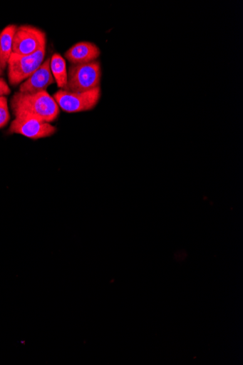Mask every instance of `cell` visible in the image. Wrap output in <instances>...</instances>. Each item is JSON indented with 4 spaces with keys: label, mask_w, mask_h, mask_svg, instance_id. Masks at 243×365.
<instances>
[{
    "label": "cell",
    "mask_w": 243,
    "mask_h": 365,
    "mask_svg": "<svg viewBox=\"0 0 243 365\" xmlns=\"http://www.w3.org/2000/svg\"><path fill=\"white\" fill-rule=\"evenodd\" d=\"M11 106L16 117H29L51 123L59 115V107L47 91L36 93L16 92L11 98Z\"/></svg>",
    "instance_id": "obj_1"
},
{
    "label": "cell",
    "mask_w": 243,
    "mask_h": 365,
    "mask_svg": "<svg viewBox=\"0 0 243 365\" xmlns=\"http://www.w3.org/2000/svg\"><path fill=\"white\" fill-rule=\"evenodd\" d=\"M101 78L100 64L98 61L87 63L73 64L68 72V81L64 91L85 92L99 87Z\"/></svg>",
    "instance_id": "obj_2"
},
{
    "label": "cell",
    "mask_w": 243,
    "mask_h": 365,
    "mask_svg": "<svg viewBox=\"0 0 243 365\" xmlns=\"http://www.w3.org/2000/svg\"><path fill=\"white\" fill-rule=\"evenodd\" d=\"M100 86L85 92H71L61 89L53 98L58 106L67 113L90 111L98 105L100 98Z\"/></svg>",
    "instance_id": "obj_3"
},
{
    "label": "cell",
    "mask_w": 243,
    "mask_h": 365,
    "mask_svg": "<svg viewBox=\"0 0 243 365\" xmlns=\"http://www.w3.org/2000/svg\"><path fill=\"white\" fill-rule=\"evenodd\" d=\"M46 46L28 56L12 53L8 63V76L11 85L18 86L27 80L44 62Z\"/></svg>",
    "instance_id": "obj_4"
},
{
    "label": "cell",
    "mask_w": 243,
    "mask_h": 365,
    "mask_svg": "<svg viewBox=\"0 0 243 365\" xmlns=\"http://www.w3.org/2000/svg\"><path fill=\"white\" fill-rule=\"evenodd\" d=\"M46 46L44 31L32 26H21L17 28L13 43V53L28 56L36 53Z\"/></svg>",
    "instance_id": "obj_5"
},
{
    "label": "cell",
    "mask_w": 243,
    "mask_h": 365,
    "mask_svg": "<svg viewBox=\"0 0 243 365\" xmlns=\"http://www.w3.org/2000/svg\"><path fill=\"white\" fill-rule=\"evenodd\" d=\"M57 131L51 123L36 118L19 116L11 123L9 134L19 135L31 140H39L53 136Z\"/></svg>",
    "instance_id": "obj_6"
},
{
    "label": "cell",
    "mask_w": 243,
    "mask_h": 365,
    "mask_svg": "<svg viewBox=\"0 0 243 365\" xmlns=\"http://www.w3.org/2000/svg\"><path fill=\"white\" fill-rule=\"evenodd\" d=\"M55 83L51 71L50 58H48L36 72L20 85L19 92L36 93L46 91L47 88Z\"/></svg>",
    "instance_id": "obj_7"
},
{
    "label": "cell",
    "mask_w": 243,
    "mask_h": 365,
    "mask_svg": "<svg viewBox=\"0 0 243 365\" xmlns=\"http://www.w3.org/2000/svg\"><path fill=\"white\" fill-rule=\"evenodd\" d=\"M100 54L99 48L94 43L81 42L69 48L65 57L73 64H82L96 61Z\"/></svg>",
    "instance_id": "obj_8"
},
{
    "label": "cell",
    "mask_w": 243,
    "mask_h": 365,
    "mask_svg": "<svg viewBox=\"0 0 243 365\" xmlns=\"http://www.w3.org/2000/svg\"><path fill=\"white\" fill-rule=\"evenodd\" d=\"M17 28L14 24L9 25L0 33V59L5 68L13 53V43Z\"/></svg>",
    "instance_id": "obj_9"
},
{
    "label": "cell",
    "mask_w": 243,
    "mask_h": 365,
    "mask_svg": "<svg viewBox=\"0 0 243 365\" xmlns=\"http://www.w3.org/2000/svg\"><path fill=\"white\" fill-rule=\"evenodd\" d=\"M50 68L58 87L63 90L68 81L66 61L60 54L56 53L50 58Z\"/></svg>",
    "instance_id": "obj_10"
},
{
    "label": "cell",
    "mask_w": 243,
    "mask_h": 365,
    "mask_svg": "<svg viewBox=\"0 0 243 365\" xmlns=\"http://www.w3.org/2000/svg\"><path fill=\"white\" fill-rule=\"evenodd\" d=\"M11 119L8 99L6 96L0 98V128H4Z\"/></svg>",
    "instance_id": "obj_11"
},
{
    "label": "cell",
    "mask_w": 243,
    "mask_h": 365,
    "mask_svg": "<svg viewBox=\"0 0 243 365\" xmlns=\"http://www.w3.org/2000/svg\"><path fill=\"white\" fill-rule=\"evenodd\" d=\"M11 93V88L6 81L0 78V98L9 96Z\"/></svg>",
    "instance_id": "obj_12"
},
{
    "label": "cell",
    "mask_w": 243,
    "mask_h": 365,
    "mask_svg": "<svg viewBox=\"0 0 243 365\" xmlns=\"http://www.w3.org/2000/svg\"><path fill=\"white\" fill-rule=\"evenodd\" d=\"M5 68L2 63V61L1 59H0V77H1L4 73V71H5Z\"/></svg>",
    "instance_id": "obj_13"
}]
</instances>
